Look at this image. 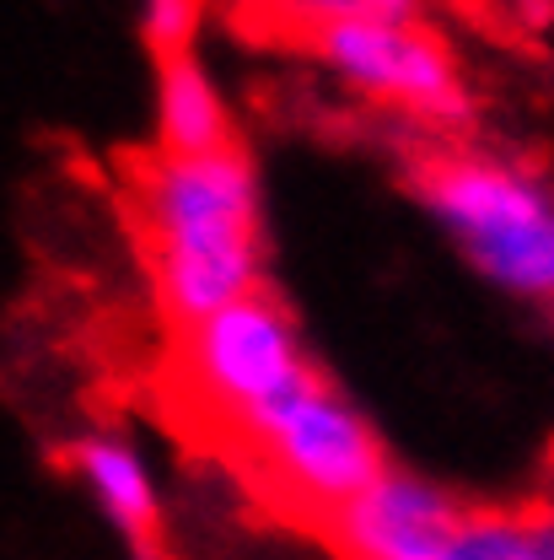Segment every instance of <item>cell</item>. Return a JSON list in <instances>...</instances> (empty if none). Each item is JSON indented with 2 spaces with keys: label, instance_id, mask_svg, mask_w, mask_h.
<instances>
[{
  "label": "cell",
  "instance_id": "cell-1",
  "mask_svg": "<svg viewBox=\"0 0 554 560\" xmlns=\"http://www.w3.org/2000/svg\"><path fill=\"white\" fill-rule=\"evenodd\" d=\"M135 215L145 276L173 329H189L270 285L264 178L243 145L200 156L151 151L135 173Z\"/></svg>",
  "mask_w": 554,
  "mask_h": 560
},
{
  "label": "cell",
  "instance_id": "cell-2",
  "mask_svg": "<svg viewBox=\"0 0 554 560\" xmlns=\"http://www.w3.org/2000/svg\"><path fill=\"white\" fill-rule=\"evenodd\" d=\"M415 200L480 280L554 302V184L533 167L452 145L415 167Z\"/></svg>",
  "mask_w": 554,
  "mask_h": 560
},
{
  "label": "cell",
  "instance_id": "cell-3",
  "mask_svg": "<svg viewBox=\"0 0 554 560\" xmlns=\"http://www.w3.org/2000/svg\"><path fill=\"white\" fill-rule=\"evenodd\" d=\"M178 340H184L178 366L189 394L237 436H248V425H259L291 388H302L318 372L296 329V313L270 285L178 329Z\"/></svg>",
  "mask_w": 554,
  "mask_h": 560
},
{
  "label": "cell",
  "instance_id": "cell-4",
  "mask_svg": "<svg viewBox=\"0 0 554 560\" xmlns=\"http://www.w3.org/2000/svg\"><path fill=\"white\" fill-rule=\"evenodd\" d=\"M243 442L270 469V480L323 523L388 469L377 425L323 372L291 388L259 425H248Z\"/></svg>",
  "mask_w": 554,
  "mask_h": 560
},
{
  "label": "cell",
  "instance_id": "cell-5",
  "mask_svg": "<svg viewBox=\"0 0 554 560\" xmlns=\"http://www.w3.org/2000/svg\"><path fill=\"white\" fill-rule=\"evenodd\" d=\"M307 55L329 70L345 92L382 103L415 125L458 130L474 114L469 81L452 60V49L425 27V22H345V27H318L307 33Z\"/></svg>",
  "mask_w": 554,
  "mask_h": 560
},
{
  "label": "cell",
  "instance_id": "cell-6",
  "mask_svg": "<svg viewBox=\"0 0 554 560\" xmlns=\"http://www.w3.org/2000/svg\"><path fill=\"white\" fill-rule=\"evenodd\" d=\"M463 506L415 469L388 464L350 506L329 517V534L350 560H441Z\"/></svg>",
  "mask_w": 554,
  "mask_h": 560
},
{
  "label": "cell",
  "instance_id": "cell-7",
  "mask_svg": "<svg viewBox=\"0 0 554 560\" xmlns=\"http://www.w3.org/2000/svg\"><path fill=\"white\" fill-rule=\"evenodd\" d=\"M66 469L75 475V486L86 490V501L97 506V517L140 560L156 556V545H162V486H156V469L140 453L135 436L108 431V425L81 431L66 442Z\"/></svg>",
  "mask_w": 554,
  "mask_h": 560
},
{
  "label": "cell",
  "instance_id": "cell-8",
  "mask_svg": "<svg viewBox=\"0 0 554 560\" xmlns=\"http://www.w3.org/2000/svg\"><path fill=\"white\" fill-rule=\"evenodd\" d=\"M151 119H156V151L167 156H200L237 145V125L226 108V92L215 86L200 49L156 60V92H151Z\"/></svg>",
  "mask_w": 554,
  "mask_h": 560
},
{
  "label": "cell",
  "instance_id": "cell-9",
  "mask_svg": "<svg viewBox=\"0 0 554 560\" xmlns=\"http://www.w3.org/2000/svg\"><path fill=\"white\" fill-rule=\"evenodd\" d=\"M441 560H554V512H463Z\"/></svg>",
  "mask_w": 554,
  "mask_h": 560
},
{
  "label": "cell",
  "instance_id": "cell-10",
  "mask_svg": "<svg viewBox=\"0 0 554 560\" xmlns=\"http://www.w3.org/2000/svg\"><path fill=\"white\" fill-rule=\"evenodd\" d=\"M285 27H296L302 38L318 27H345V22H425V0H275V11Z\"/></svg>",
  "mask_w": 554,
  "mask_h": 560
},
{
  "label": "cell",
  "instance_id": "cell-11",
  "mask_svg": "<svg viewBox=\"0 0 554 560\" xmlns=\"http://www.w3.org/2000/svg\"><path fill=\"white\" fill-rule=\"evenodd\" d=\"M210 5L215 0H140V44L151 49V60L200 49Z\"/></svg>",
  "mask_w": 554,
  "mask_h": 560
},
{
  "label": "cell",
  "instance_id": "cell-12",
  "mask_svg": "<svg viewBox=\"0 0 554 560\" xmlns=\"http://www.w3.org/2000/svg\"><path fill=\"white\" fill-rule=\"evenodd\" d=\"M500 5H511V16L522 27H550L554 22V0H500Z\"/></svg>",
  "mask_w": 554,
  "mask_h": 560
},
{
  "label": "cell",
  "instance_id": "cell-13",
  "mask_svg": "<svg viewBox=\"0 0 554 560\" xmlns=\"http://www.w3.org/2000/svg\"><path fill=\"white\" fill-rule=\"evenodd\" d=\"M215 5H232V11H275V0H215Z\"/></svg>",
  "mask_w": 554,
  "mask_h": 560
},
{
  "label": "cell",
  "instance_id": "cell-14",
  "mask_svg": "<svg viewBox=\"0 0 554 560\" xmlns=\"http://www.w3.org/2000/svg\"><path fill=\"white\" fill-rule=\"evenodd\" d=\"M550 307H554V302H550Z\"/></svg>",
  "mask_w": 554,
  "mask_h": 560
}]
</instances>
